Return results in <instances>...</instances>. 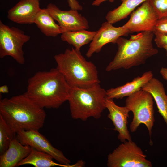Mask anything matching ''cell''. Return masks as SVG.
<instances>
[{
    "label": "cell",
    "instance_id": "16",
    "mask_svg": "<svg viewBox=\"0 0 167 167\" xmlns=\"http://www.w3.org/2000/svg\"><path fill=\"white\" fill-rule=\"evenodd\" d=\"M31 147L22 144L16 137L11 141L9 148L0 156V167H16L17 164L30 153Z\"/></svg>",
    "mask_w": 167,
    "mask_h": 167
},
{
    "label": "cell",
    "instance_id": "26",
    "mask_svg": "<svg viewBox=\"0 0 167 167\" xmlns=\"http://www.w3.org/2000/svg\"><path fill=\"white\" fill-rule=\"evenodd\" d=\"M69 6L71 9L77 10H81L83 9L82 6L80 5L76 0H67Z\"/></svg>",
    "mask_w": 167,
    "mask_h": 167
},
{
    "label": "cell",
    "instance_id": "7",
    "mask_svg": "<svg viewBox=\"0 0 167 167\" xmlns=\"http://www.w3.org/2000/svg\"><path fill=\"white\" fill-rule=\"evenodd\" d=\"M30 39L21 30L10 27L0 21V58L10 56L19 64H24L25 60L23 46Z\"/></svg>",
    "mask_w": 167,
    "mask_h": 167
},
{
    "label": "cell",
    "instance_id": "31",
    "mask_svg": "<svg viewBox=\"0 0 167 167\" xmlns=\"http://www.w3.org/2000/svg\"></svg>",
    "mask_w": 167,
    "mask_h": 167
},
{
    "label": "cell",
    "instance_id": "13",
    "mask_svg": "<svg viewBox=\"0 0 167 167\" xmlns=\"http://www.w3.org/2000/svg\"><path fill=\"white\" fill-rule=\"evenodd\" d=\"M105 105L109 111L108 117L112 121L114 126L113 130L118 133V139L123 142L131 139L128 130L127 119L129 117L128 109L126 106L120 107L115 104L113 99L106 97Z\"/></svg>",
    "mask_w": 167,
    "mask_h": 167
},
{
    "label": "cell",
    "instance_id": "5",
    "mask_svg": "<svg viewBox=\"0 0 167 167\" xmlns=\"http://www.w3.org/2000/svg\"><path fill=\"white\" fill-rule=\"evenodd\" d=\"M106 93L100 84L88 88L71 87L67 101L72 118L83 121L91 117L100 118L106 108Z\"/></svg>",
    "mask_w": 167,
    "mask_h": 167
},
{
    "label": "cell",
    "instance_id": "28",
    "mask_svg": "<svg viewBox=\"0 0 167 167\" xmlns=\"http://www.w3.org/2000/svg\"><path fill=\"white\" fill-rule=\"evenodd\" d=\"M108 0L111 2H113L114 0H95L92 3V5L94 6H99L102 2Z\"/></svg>",
    "mask_w": 167,
    "mask_h": 167
},
{
    "label": "cell",
    "instance_id": "10",
    "mask_svg": "<svg viewBox=\"0 0 167 167\" xmlns=\"http://www.w3.org/2000/svg\"><path fill=\"white\" fill-rule=\"evenodd\" d=\"M158 19L157 13L148 0L131 13L129 20L123 26L129 33L145 31L153 32Z\"/></svg>",
    "mask_w": 167,
    "mask_h": 167
},
{
    "label": "cell",
    "instance_id": "30",
    "mask_svg": "<svg viewBox=\"0 0 167 167\" xmlns=\"http://www.w3.org/2000/svg\"><path fill=\"white\" fill-rule=\"evenodd\" d=\"M164 49H165V50H166V54H167V46L165 47L164 48Z\"/></svg>",
    "mask_w": 167,
    "mask_h": 167
},
{
    "label": "cell",
    "instance_id": "25",
    "mask_svg": "<svg viewBox=\"0 0 167 167\" xmlns=\"http://www.w3.org/2000/svg\"><path fill=\"white\" fill-rule=\"evenodd\" d=\"M156 32L167 33V16L158 19L153 33Z\"/></svg>",
    "mask_w": 167,
    "mask_h": 167
},
{
    "label": "cell",
    "instance_id": "24",
    "mask_svg": "<svg viewBox=\"0 0 167 167\" xmlns=\"http://www.w3.org/2000/svg\"><path fill=\"white\" fill-rule=\"evenodd\" d=\"M154 33L155 36L154 41L158 47L164 48L167 46V33L156 32Z\"/></svg>",
    "mask_w": 167,
    "mask_h": 167
},
{
    "label": "cell",
    "instance_id": "18",
    "mask_svg": "<svg viewBox=\"0 0 167 167\" xmlns=\"http://www.w3.org/2000/svg\"><path fill=\"white\" fill-rule=\"evenodd\" d=\"M142 89L152 94L156 102L158 112L167 126V95L162 83L153 77L142 87Z\"/></svg>",
    "mask_w": 167,
    "mask_h": 167
},
{
    "label": "cell",
    "instance_id": "14",
    "mask_svg": "<svg viewBox=\"0 0 167 167\" xmlns=\"http://www.w3.org/2000/svg\"><path fill=\"white\" fill-rule=\"evenodd\" d=\"M39 0H20L8 11L7 17L19 24L34 23L36 15L41 9Z\"/></svg>",
    "mask_w": 167,
    "mask_h": 167
},
{
    "label": "cell",
    "instance_id": "20",
    "mask_svg": "<svg viewBox=\"0 0 167 167\" xmlns=\"http://www.w3.org/2000/svg\"><path fill=\"white\" fill-rule=\"evenodd\" d=\"M97 31L82 30L74 31H66L61 34V39L72 45L75 49L80 50L81 48L92 40Z\"/></svg>",
    "mask_w": 167,
    "mask_h": 167
},
{
    "label": "cell",
    "instance_id": "19",
    "mask_svg": "<svg viewBox=\"0 0 167 167\" xmlns=\"http://www.w3.org/2000/svg\"><path fill=\"white\" fill-rule=\"evenodd\" d=\"M34 23L47 36L56 37L63 32L46 8L41 9L36 15Z\"/></svg>",
    "mask_w": 167,
    "mask_h": 167
},
{
    "label": "cell",
    "instance_id": "21",
    "mask_svg": "<svg viewBox=\"0 0 167 167\" xmlns=\"http://www.w3.org/2000/svg\"><path fill=\"white\" fill-rule=\"evenodd\" d=\"M147 0H121L122 3L118 7L106 14L107 21L113 24L126 18L137 6Z\"/></svg>",
    "mask_w": 167,
    "mask_h": 167
},
{
    "label": "cell",
    "instance_id": "11",
    "mask_svg": "<svg viewBox=\"0 0 167 167\" xmlns=\"http://www.w3.org/2000/svg\"><path fill=\"white\" fill-rule=\"evenodd\" d=\"M46 8L54 20L58 23L63 32L86 30L89 28L88 21L78 10H62L52 3L49 4Z\"/></svg>",
    "mask_w": 167,
    "mask_h": 167
},
{
    "label": "cell",
    "instance_id": "9",
    "mask_svg": "<svg viewBox=\"0 0 167 167\" xmlns=\"http://www.w3.org/2000/svg\"><path fill=\"white\" fill-rule=\"evenodd\" d=\"M16 138L23 145H28L35 149L51 155L59 163L70 165V160L62 152L54 148L38 130H22L16 133Z\"/></svg>",
    "mask_w": 167,
    "mask_h": 167
},
{
    "label": "cell",
    "instance_id": "22",
    "mask_svg": "<svg viewBox=\"0 0 167 167\" xmlns=\"http://www.w3.org/2000/svg\"><path fill=\"white\" fill-rule=\"evenodd\" d=\"M16 133L13 131L0 115V154L8 148L11 141L16 137Z\"/></svg>",
    "mask_w": 167,
    "mask_h": 167
},
{
    "label": "cell",
    "instance_id": "12",
    "mask_svg": "<svg viewBox=\"0 0 167 167\" xmlns=\"http://www.w3.org/2000/svg\"><path fill=\"white\" fill-rule=\"evenodd\" d=\"M129 33L123 25L117 27L107 21L103 23L91 42L86 56L91 57L95 53L99 52L105 45L109 43H116L119 38Z\"/></svg>",
    "mask_w": 167,
    "mask_h": 167
},
{
    "label": "cell",
    "instance_id": "3",
    "mask_svg": "<svg viewBox=\"0 0 167 167\" xmlns=\"http://www.w3.org/2000/svg\"><path fill=\"white\" fill-rule=\"evenodd\" d=\"M154 34L152 32L145 31L131 35L129 39L119 38L116 43L117 51L106 71L128 69L144 64L148 59L158 52L152 44Z\"/></svg>",
    "mask_w": 167,
    "mask_h": 167
},
{
    "label": "cell",
    "instance_id": "6",
    "mask_svg": "<svg viewBox=\"0 0 167 167\" xmlns=\"http://www.w3.org/2000/svg\"><path fill=\"white\" fill-rule=\"evenodd\" d=\"M153 98L149 92L141 89L127 96L125 106L133 113L130 125L132 132L136 131L139 126L144 124L151 136L152 130L155 122Z\"/></svg>",
    "mask_w": 167,
    "mask_h": 167
},
{
    "label": "cell",
    "instance_id": "29",
    "mask_svg": "<svg viewBox=\"0 0 167 167\" xmlns=\"http://www.w3.org/2000/svg\"><path fill=\"white\" fill-rule=\"evenodd\" d=\"M160 72L163 77L167 80V68H162L160 70Z\"/></svg>",
    "mask_w": 167,
    "mask_h": 167
},
{
    "label": "cell",
    "instance_id": "23",
    "mask_svg": "<svg viewBox=\"0 0 167 167\" xmlns=\"http://www.w3.org/2000/svg\"><path fill=\"white\" fill-rule=\"evenodd\" d=\"M159 19L167 16V0H149Z\"/></svg>",
    "mask_w": 167,
    "mask_h": 167
},
{
    "label": "cell",
    "instance_id": "17",
    "mask_svg": "<svg viewBox=\"0 0 167 167\" xmlns=\"http://www.w3.org/2000/svg\"><path fill=\"white\" fill-rule=\"evenodd\" d=\"M53 157L45 152L37 150L31 147L29 155L19 162L17 166L25 165H31L35 167H51L55 166L61 167H82L85 166V162L78 161L73 165H66L57 163L54 162Z\"/></svg>",
    "mask_w": 167,
    "mask_h": 167
},
{
    "label": "cell",
    "instance_id": "1",
    "mask_svg": "<svg viewBox=\"0 0 167 167\" xmlns=\"http://www.w3.org/2000/svg\"><path fill=\"white\" fill-rule=\"evenodd\" d=\"M71 87L57 68L39 71L30 78L25 93L44 109H57L67 101Z\"/></svg>",
    "mask_w": 167,
    "mask_h": 167
},
{
    "label": "cell",
    "instance_id": "8",
    "mask_svg": "<svg viewBox=\"0 0 167 167\" xmlns=\"http://www.w3.org/2000/svg\"><path fill=\"white\" fill-rule=\"evenodd\" d=\"M108 156V167H151L141 149L134 142L125 141Z\"/></svg>",
    "mask_w": 167,
    "mask_h": 167
},
{
    "label": "cell",
    "instance_id": "2",
    "mask_svg": "<svg viewBox=\"0 0 167 167\" xmlns=\"http://www.w3.org/2000/svg\"><path fill=\"white\" fill-rule=\"evenodd\" d=\"M0 115L15 132L39 130L46 117L44 110L24 93L0 101Z\"/></svg>",
    "mask_w": 167,
    "mask_h": 167
},
{
    "label": "cell",
    "instance_id": "27",
    "mask_svg": "<svg viewBox=\"0 0 167 167\" xmlns=\"http://www.w3.org/2000/svg\"><path fill=\"white\" fill-rule=\"evenodd\" d=\"M9 92L8 86L4 85L0 87V92L1 93H7Z\"/></svg>",
    "mask_w": 167,
    "mask_h": 167
},
{
    "label": "cell",
    "instance_id": "15",
    "mask_svg": "<svg viewBox=\"0 0 167 167\" xmlns=\"http://www.w3.org/2000/svg\"><path fill=\"white\" fill-rule=\"evenodd\" d=\"M153 77L151 71H146L141 76L135 78L132 81L123 85L107 90L106 96L113 99H122L142 89V87Z\"/></svg>",
    "mask_w": 167,
    "mask_h": 167
},
{
    "label": "cell",
    "instance_id": "4",
    "mask_svg": "<svg viewBox=\"0 0 167 167\" xmlns=\"http://www.w3.org/2000/svg\"><path fill=\"white\" fill-rule=\"evenodd\" d=\"M56 68L71 87L88 88L100 84L96 66L87 61L80 50L72 48L55 55Z\"/></svg>",
    "mask_w": 167,
    "mask_h": 167
}]
</instances>
